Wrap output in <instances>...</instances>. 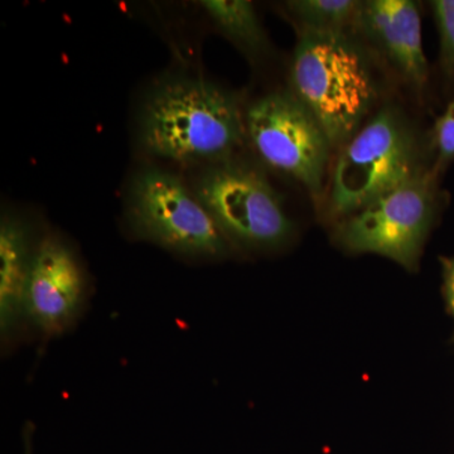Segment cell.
<instances>
[{
    "instance_id": "obj_7",
    "label": "cell",
    "mask_w": 454,
    "mask_h": 454,
    "mask_svg": "<svg viewBox=\"0 0 454 454\" xmlns=\"http://www.w3.org/2000/svg\"><path fill=\"white\" fill-rule=\"evenodd\" d=\"M245 122L247 139L262 162L294 179L315 199L321 197L333 145L292 92H271L254 101Z\"/></svg>"
},
{
    "instance_id": "obj_5",
    "label": "cell",
    "mask_w": 454,
    "mask_h": 454,
    "mask_svg": "<svg viewBox=\"0 0 454 454\" xmlns=\"http://www.w3.org/2000/svg\"><path fill=\"white\" fill-rule=\"evenodd\" d=\"M438 177L427 169L342 219L340 244L348 252L376 254L415 270L442 199Z\"/></svg>"
},
{
    "instance_id": "obj_9",
    "label": "cell",
    "mask_w": 454,
    "mask_h": 454,
    "mask_svg": "<svg viewBox=\"0 0 454 454\" xmlns=\"http://www.w3.org/2000/svg\"><path fill=\"white\" fill-rule=\"evenodd\" d=\"M357 29L411 85L422 92L428 83L429 65L423 49L422 17L411 0L363 2Z\"/></svg>"
},
{
    "instance_id": "obj_13",
    "label": "cell",
    "mask_w": 454,
    "mask_h": 454,
    "mask_svg": "<svg viewBox=\"0 0 454 454\" xmlns=\"http://www.w3.org/2000/svg\"><path fill=\"white\" fill-rule=\"evenodd\" d=\"M439 38V67L454 82V0L430 2Z\"/></svg>"
},
{
    "instance_id": "obj_3",
    "label": "cell",
    "mask_w": 454,
    "mask_h": 454,
    "mask_svg": "<svg viewBox=\"0 0 454 454\" xmlns=\"http://www.w3.org/2000/svg\"><path fill=\"white\" fill-rule=\"evenodd\" d=\"M427 169L408 116L385 106L343 145L333 173L331 211L345 219Z\"/></svg>"
},
{
    "instance_id": "obj_14",
    "label": "cell",
    "mask_w": 454,
    "mask_h": 454,
    "mask_svg": "<svg viewBox=\"0 0 454 454\" xmlns=\"http://www.w3.org/2000/svg\"><path fill=\"white\" fill-rule=\"evenodd\" d=\"M430 146L433 154L432 169L439 176L454 162V97L435 121Z\"/></svg>"
},
{
    "instance_id": "obj_10",
    "label": "cell",
    "mask_w": 454,
    "mask_h": 454,
    "mask_svg": "<svg viewBox=\"0 0 454 454\" xmlns=\"http://www.w3.org/2000/svg\"><path fill=\"white\" fill-rule=\"evenodd\" d=\"M31 232L22 220L0 223V334L9 342L26 321V289L31 270Z\"/></svg>"
},
{
    "instance_id": "obj_11",
    "label": "cell",
    "mask_w": 454,
    "mask_h": 454,
    "mask_svg": "<svg viewBox=\"0 0 454 454\" xmlns=\"http://www.w3.org/2000/svg\"><path fill=\"white\" fill-rule=\"evenodd\" d=\"M200 4L215 26L247 53L262 55L269 49L267 33L260 23L252 2L203 0Z\"/></svg>"
},
{
    "instance_id": "obj_1",
    "label": "cell",
    "mask_w": 454,
    "mask_h": 454,
    "mask_svg": "<svg viewBox=\"0 0 454 454\" xmlns=\"http://www.w3.org/2000/svg\"><path fill=\"white\" fill-rule=\"evenodd\" d=\"M139 137L157 158L210 166L232 160L247 138V122L232 92L207 80L173 77L145 98Z\"/></svg>"
},
{
    "instance_id": "obj_2",
    "label": "cell",
    "mask_w": 454,
    "mask_h": 454,
    "mask_svg": "<svg viewBox=\"0 0 454 454\" xmlns=\"http://www.w3.org/2000/svg\"><path fill=\"white\" fill-rule=\"evenodd\" d=\"M291 85L333 146L345 145L357 133L378 98L372 62L349 35L301 31Z\"/></svg>"
},
{
    "instance_id": "obj_4",
    "label": "cell",
    "mask_w": 454,
    "mask_h": 454,
    "mask_svg": "<svg viewBox=\"0 0 454 454\" xmlns=\"http://www.w3.org/2000/svg\"><path fill=\"white\" fill-rule=\"evenodd\" d=\"M128 220L139 238L193 259H219L230 243L200 201L175 173L145 168L131 181Z\"/></svg>"
},
{
    "instance_id": "obj_12",
    "label": "cell",
    "mask_w": 454,
    "mask_h": 454,
    "mask_svg": "<svg viewBox=\"0 0 454 454\" xmlns=\"http://www.w3.org/2000/svg\"><path fill=\"white\" fill-rule=\"evenodd\" d=\"M286 8L301 31L349 35L357 28L363 2L356 0H292Z\"/></svg>"
},
{
    "instance_id": "obj_8",
    "label": "cell",
    "mask_w": 454,
    "mask_h": 454,
    "mask_svg": "<svg viewBox=\"0 0 454 454\" xmlns=\"http://www.w3.org/2000/svg\"><path fill=\"white\" fill-rule=\"evenodd\" d=\"M86 280L70 247L55 235L35 247L26 289V317L44 336L65 333L85 301Z\"/></svg>"
},
{
    "instance_id": "obj_15",
    "label": "cell",
    "mask_w": 454,
    "mask_h": 454,
    "mask_svg": "<svg viewBox=\"0 0 454 454\" xmlns=\"http://www.w3.org/2000/svg\"><path fill=\"white\" fill-rule=\"evenodd\" d=\"M444 294L454 317V256L443 260Z\"/></svg>"
},
{
    "instance_id": "obj_6",
    "label": "cell",
    "mask_w": 454,
    "mask_h": 454,
    "mask_svg": "<svg viewBox=\"0 0 454 454\" xmlns=\"http://www.w3.org/2000/svg\"><path fill=\"white\" fill-rule=\"evenodd\" d=\"M192 190L230 244L270 250L292 236L293 223L279 193L255 167L234 158L210 164Z\"/></svg>"
}]
</instances>
